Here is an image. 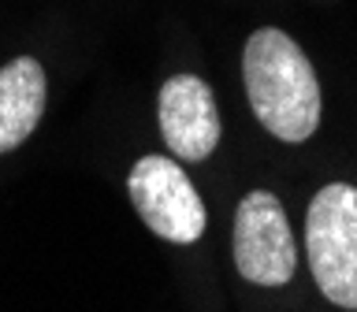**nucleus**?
Returning <instances> with one entry per match:
<instances>
[{"mask_svg": "<svg viewBox=\"0 0 357 312\" xmlns=\"http://www.w3.org/2000/svg\"><path fill=\"white\" fill-rule=\"evenodd\" d=\"M245 97L257 123L279 141H305L320 123V82L290 33L264 26L245 41Z\"/></svg>", "mask_w": 357, "mask_h": 312, "instance_id": "nucleus-1", "label": "nucleus"}, {"mask_svg": "<svg viewBox=\"0 0 357 312\" xmlns=\"http://www.w3.org/2000/svg\"><path fill=\"white\" fill-rule=\"evenodd\" d=\"M49 82L33 56H19L0 67V153H11L33 134L45 116Z\"/></svg>", "mask_w": 357, "mask_h": 312, "instance_id": "nucleus-6", "label": "nucleus"}, {"mask_svg": "<svg viewBox=\"0 0 357 312\" xmlns=\"http://www.w3.org/2000/svg\"><path fill=\"white\" fill-rule=\"evenodd\" d=\"M160 134L178 160H205L220 145V111L208 82L197 75H175L160 86Z\"/></svg>", "mask_w": 357, "mask_h": 312, "instance_id": "nucleus-5", "label": "nucleus"}, {"mask_svg": "<svg viewBox=\"0 0 357 312\" xmlns=\"http://www.w3.org/2000/svg\"><path fill=\"white\" fill-rule=\"evenodd\" d=\"M127 189L142 223L164 242L190 245L205 234V201L172 156H142L127 175Z\"/></svg>", "mask_w": 357, "mask_h": 312, "instance_id": "nucleus-3", "label": "nucleus"}, {"mask_svg": "<svg viewBox=\"0 0 357 312\" xmlns=\"http://www.w3.org/2000/svg\"><path fill=\"white\" fill-rule=\"evenodd\" d=\"M294 234L275 194L253 189L234 212V264L257 286H283L294 275Z\"/></svg>", "mask_w": 357, "mask_h": 312, "instance_id": "nucleus-4", "label": "nucleus"}, {"mask_svg": "<svg viewBox=\"0 0 357 312\" xmlns=\"http://www.w3.org/2000/svg\"><path fill=\"white\" fill-rule=\"evenodd\" d=\"M305 253L320 294L357 309V186L328 182L305 216Z\"/></svg>", "mask_w": 357, "mask_h": 312, "instance_id": "nucleus-2", "label": "nucleus"}]
</instances>
